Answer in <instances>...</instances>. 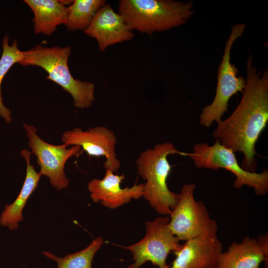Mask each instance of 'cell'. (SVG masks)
<instances>
[{"label": "cell", "mask_w": 268, "mask_h": 268, "mask_svg": "<svg viewBox=\"0 0 268 268\" xmlns=\"http://www.w3.org/2000/svg\"><path fill=\"white\" fill-rule=\"evenodd\" d=\"M247 77L241 100L232 113L217 123L214 138L234 153L244 157L240 166L254 172L258 163L256 143L268 122V71L258 70L250 54L246 63Z\"/></svg>", "instance_id": "cell-1"}, {"label": "cell", "mask_w": 268, "mask_h": 268, "mask_svg": "<svg viewBox=\"0 0 268 268\" xmlns=\"http://www.w3.org/2000/svg\"><path fill=\"white\" fill-rule=\"evenodd\" d=\"M118 5V13L132 31L148 35L182 25L194 13L191 1L121 0Z\"/></svg>", "instance_id": "cell-2"}, {"label": "cell", "mask_w": 268, "mask_h": 268, "mask_svg": "<svg viewBox=\"0 0 268 268\" xmlns=\"http://www.w3.org/2000/svg\"><path fill=\"white\" fill-rule=\"evenodd\" d=\"M188 153L178 150L170 142L159 143L142 151L136 160L138 175L146 181L143 198L159 214L169 215L179 200V194L170 190L167 179L171 169L168 156Z\"/></svg>", "instance_id": "cell-3"}, {"label": "cell", "mask_w": 268, "mask_h": 268, "mask_svg": "<svg viewBox=\"0 0 268 268\" xmlns=\"http://www.w3.org/2000/svg\"><path fill=\"white\" fill-rule=\"evenodd\" d=\"M70 54L69 46L48 47L38 45L23 51V58L18 64L42 68L48 73L47 79L70 94L75 108H87L95 100V85L93 82L76 79L71 75L68 67Z\"/></svg>", "instance_id": "cell-4"}, {"label": "cell", "mask_w": 268, "mask_h": 268, "mask_svg": "<svg viewBox=\"0 0 268 268\" xmlns=\"http://www.w3.org/2000/svg\"><path fill=\"white\" fill-rule=\"evenodd\" d=\"M245 27V24L237 23L231 29L217 70L215 95L211 103L202 109L200 117V124L202 127H209L214 121L217 124L220 122L221 117L227 111L230 98L238 92H243L246 78L237 76L238 69L231 63L230 58L232 45L237 39L242 37Z\"/></svg>", "instance_id": "cell-5"}, {"label": "cell", "mask_w": 268, "mask_h": 268, "mask_svg": "<svg viewBox=\"0 0 268 268\" xmlns=\"http://www.w3.org/2000/svg\"><path fill=\"white\" fill-rule=\"evenodd\" d=\"M198 168L213 170L223 168L233 173L236 179L233 186L240 189L248 186L254 189L255 194L264 196L268 192V170L264 169L258 173L244 170L239 165L235 153L222 145L219 140L209 145L205 143L196 144L193 152L188 153Z\"/></svg>", "instance_id": "cell-6"}, {"label": "cell", "mask_w": 268, "mask_h": 268, "mask_svg": "<svg viewBox=\"0 0 268 268\" xmlns=\"http://www.w3.org/2000/svg\"><path fill=\"white\" fill-rule=\"evenodd\" d=\"M196 187L194 184L182 187L178 202L169 214L170 229L180 241L216 235L218 230L216 221L210 217L203 202L195 200Z\"/></svg>", "instance_id": "cell-7"}, {"label": "cell", "mask_w": 268, "mask_h": 268, "mask_svg": "<svg viewBox=\"0 0 268 268\" xmlns=\"http://www.w3.org/2000/svg\"><path fill=\"white\" fill-rule=\"evenodd\" d=\"M169 220L166 216L147 221L144 237L134 244L122 246L131 252L134 261L127 268H140L147 262L159 268H169L167 263L168 255L182 245L170 229Z\"/></svg>", "instance_id": "cell-8"}, {"label": "cell", "mask_w": 268, "mask_h": 268, "mask_svg": "<svg viewBox=\"0 0 268 268\" xmlns=\"http://www.w3.org/2000/svg\"><path fill=\"white\" fill-rule=\"evenodd\" d=\"M23 127L28 139V146L31 152L37 158V163L40 167L39 172L47 177L52 186L58 190L66 188L69 183L64 171L67 160L78 156L81 148L78 146L63 144L54 145L41 139L37 134V129L33 125L23 123Z\"/></svg>", "instance_id": "cell-9"}, {"label": "cell", "mask_w": 268, "mask_h": 268, "mask_svg": "<svg viewBox=\"0 0 268 268\" xmlns=\"http://www.w3.org/2000/svg\"><path fill=\"white\" fill-rule=\"evenodd\" d=\"M62 141L67 146H80L89 156H104L105 170L115 173L120 167L121 162L116 153V136L105 127L96 126L86 131L73 128L63 133Z\"/></svg>", "instance_id": "cell-10"}, {"label": "cell", "mask_w": 268, "mask_h": 268, "mask_svg": "<svg viewBox=\"0 0 268 268\" xmlns=\"http://www.w3.org/2000/svg\"><path fill=\"white\" fill-rule=\"evenodd\" d=\"M222 252L216 235L197 237L186 241L174 252L176 258L169 268H215Z\"/></svg>", "instance_id": "cell-11"}, {"label": "cell", "mask_w": 268, "mask_h": 268, "mask_svg": "<svg viewBox=\"0 0 268 268\" xmlns=\"http://www.w3.org/2000/svg\"><path fill=\"white\" fill-rule=\"evenodd\" d=\"M84 32L96 40L101 52L109 46L131 40L134 37L122 16L107 3L98 11Z\"/></svg>", "instance_id": "cell-12"}, {"label": "cell", "mask_w": 268, "mask_h": 268, "mask_svg": "<svg viewBox=\"0 0 268 268\" xmlns=\"http://www.w3.org/2000/svg\"><path fill=\"white\" fill-rule=\"evenodd\" d=\"M124 179V174L116 175L105 170V176L102 179L94 178L89 182L87 187L91 199L94 202H100L105 207L115 209L132 199L142 197L143 184L122 188L121 184Z\"/></svg>", "instance_id": "cell-13"}, {"label": "cell", "mask_w": 268, "mask_h": 268, "mask_svg": "<svg viewBox=\"0 0 268 268\" xmlns=\"http://www.w3.org/2000/svg\"><path fill=\"white\" fill-rule=\"evenodd\" d=\"M31 151L27 149L21 151V155L26 163V173L21 191L14 201L6 204L0 216V224L10 230L17 229L19 223L23 220L22 210L26 201L37 188L42 175L30 164Z\"/></svg>", "instance_id": "cell-14"}, {"label": "cell", "mask_w": 268, "mask_h": 268, "mask_svg": "<svg viewBox=\"0 0 268 268\" xmlns=\"http://www.w3.org/2000/svg\"><path fill=\"white\" fill-rule=\"evenodd\" d=\"M267 260L256 238L245 237L241 242H233L227 250L223 252L215 268H259Z\"/></svg>", "instance_id": "cell-15"}, {"label": "cell", "mask_w": 268, "mask_h": 268, "mask_svg": "<svg viewBox=\"0 0 268 268\" xmlns=\"http://www.w3.org/2000/svg\"><path fill=\"white\" fill-rule=\"evenodd\" d=\"M32 10L34 17V31L35 34L50 36L58 26L65 24L67 6L58 0H24Z\"/></svg>", "instance_id": "cell-16"}, {"label": "cell", "mask_w": 268, "mask_h": 268, "mask_svg": "<svg viewBox=\"0 0 268 268\" xmlns=\"http://www.w3.org/2000/svg\"><path fill=\"white\" fill-rule=\"evenodd\" d=\"M105 0H74L67 6L65 25L69 31H84L98 11L105 4Z\"/></svg>", "instance_id": "cell-17"}, {"label": "cell", "mask_w": 268, "mask_h": 268, "mask_svg": "<svg viewBox=\"0 0 268 268\" xmlns=\"http://www.w3.org/2000/svg\"><path fill=\"white\" fill-rule=\"evenodd\" d=\"M103 243L101 237L94 239L85 249L64 257H58L50 252L43 251L42 254L48 259L55 261L57 268H92V263L97 251Z\"/></svg>", "instance_id": "cell-18"}, {"label": "cell", "mask_w": 268, "mask_h": 268, "mask_svg": "<svg viewBox=\"0 0 268 268\" xmlns=\"http://www.w3.org/2000/svg\"><path fill=\"white\" fill-rule=\"evenodd\" d=\"M9 38L5 35L2 40V53L0 57V116L6 123L12 121L10 110L6 107L2 101L1 87L2 81L11 67L16 63H19L23 56V51H21L16 40L11 44L9 43Z\"/></svg>", "instance_id": "cell-19"}, {"label": "cell", "mask_w": 268, "mask_h": 268, "mask_svg": "<svg viewBox=\"0 0 268 268\" xmlns=\"http://www.w3.org/2000/svg\"><path fill=\"white\" fill-rule=\"evenodd\" d=\"M258 244L263 252L266 259L268 261V234H260L256 238Z\"/></svg>", "instance_id": "cell-20"}, {"label": "cell", "mask_w": 268, "mask_h": 268, "mask_svg": "<svg viewBox=\"0 0 268 268\" xmlns=\"http://www.w3.org/2000/svg\"></svg>", "instance_id": "cell-21"}]
</instances>
